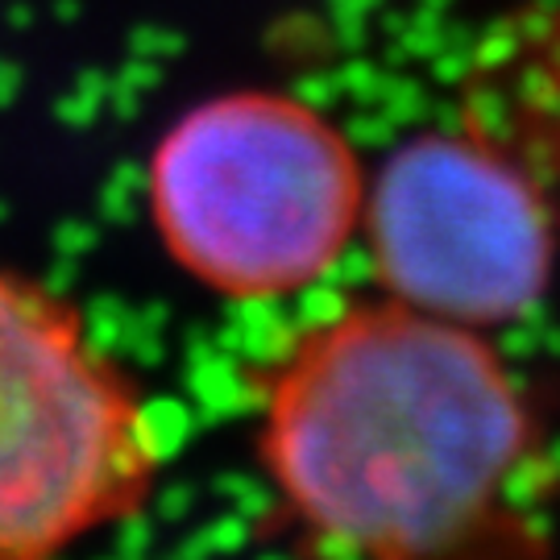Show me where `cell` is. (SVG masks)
Instances as JSON below:
<instances>
[{"mask_svg": "<svg viewBox=\"0 0 560 560\" xmlns=\"http://www.w3.org/2000/svg\"><path fill=\"white\" fill-rule=\"evenodd\" d=\"M365 166L316 104L237 88L187 108L145 166L166 258L203 291L275 303L312 291L361 237Z\"/></svg>", "mask_w": 560, "mask_h": 560, "instance_id": "2", "label": "cell"}, {"mask_svg": "<svg viewBox=\"0 0 560 560\" xmlns=\"http://www.w3.org/2000/svg\"><path fill=\"white\" fill-rule=\"evenodd\" d=\"M162 460L154 407L88 316L0 266V560H67L138 520Z\"/></svg>", "mask_w": 560, "mask_h": 560, "instance_id": "3", "label": "cell"}, {"mask_svg": "<svg viewBox=\"0 0 560 560\" xmlns=\"http://www.w3.org/2000/svg\"><path fill=\"white\" fill-rule=\"evenodd\" d=\"M254 460L291 560H552V423L494 332L378 295L254 374Z\"/></svg>", "mask_w": 560, "mask_h": 560, "instance_id": "1", "label": "cell"}, {"mask_svg": "<svg viewBox=\"0 0 560 560\" xmlns=\"http://www.w3.org/2000/svg\"><path fill=\"white\" fill-rule=\"evenodd\" d=\"M361 233L382 295L478 332L527 320L560 258L552 183L486 120L399 141L365 191Z\"/></svg>", "mask_w": 560, "mask_h": 560, "instance_id": "4", "label": "cell"}]
</instances>
